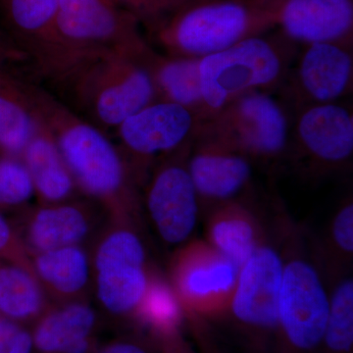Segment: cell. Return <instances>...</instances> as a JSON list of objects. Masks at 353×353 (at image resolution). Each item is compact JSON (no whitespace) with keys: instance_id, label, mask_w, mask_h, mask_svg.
<instances>
[{"instance_id":"cell-13","label":"cell","mask_w":353,"mask_h":353,"mask_svg":"<svg viewBox=\"0 0 353 353\" xmlns=\"http://www.w3.org/2000/svg\"><path fill=\"white\" fill-rule=\"evenodd\" d=\"M192 141L153 166L141 194L143 216L161 243L172 248L192 240L201 217V202L188 168Z\"/></svg>"},{"instance_id":"cell-1","label":"cell","mask_w":353,"mask_h":353,"mask_svg":"<svg viewBox=\"0 0 353 353\" xmlns=\"http://www.w3.org/2000/svg\"><path fill=\"white\" fill-rule=\"evenodd\" d=\"M22 85L57 141L80 194L101 206L111 219L143 225L141 187L119 146L48 90L24 81Z\"/></svg>"},{"instance_id":"cell-4","label":"cell","mask_w":353,"mask_h":353,"mask_svg":"<svg viewBox=\"0 0 353 353\" xmlns=\"http://www.w3.org/2000/svg\"><path fill=\"white\" fill-rule=\"evenodd\" d=\"M285 0H189L152 32L165 54L202 58L277 29Z\"/></svg>"},{"instance_id":"cell-33","label":"cell","mask_w":353,"mask_h":353,"mask_svg":"<svg viewBox=\"0 0 353 353\" xmlns=\"http://www.w3.org/2000/svg\"><path fill=\"white\" fill-rule=\"evenodd\" d=\"M97 353H152L143 341L116 340L102 347Z\"/></svg>"},{"instance_id":"cell-8","label":"cell","mask_w":353,"mask_h":353,"mask_svg":"<svg viewBox=\"0 0 353 353\" xmlns=\"http://www.w3.org/2000/svg\"><path fill=\"white\" fill-rule=\"evenodd\" d=\"M283 253L277 225L240 268L224 320L245 353H274Z\"/></svg>"},{"instance_id":"cell-16","label":"cell","mask_w":353,"mask_h":353,"mask_svg":"<svg viewBox=\"0 0 353 353\" xmlns=\"http://www.w3.org/2000/svg\"><path fill=\"white\" fill-rule=\"evenodd\" d=\"M190 178L206 211L222 202L240 199L252 178V162L231 146L197 132L188 157Z\"/></svg>"},{"instance_id":"cell-12","label":"cell","mask_w":353,"mask_h":353,"mask_svg":"<svg viewBox=\"0 0 353 353\" xmlns=\"http://www.w3.org/2000/svg\"><path fill=\"white\" fill-rule=\"evenodd\" d=\"M288 155L306 178H324L347 169L353 157L352 109L341 102L297 109Z\"/></svg>"},{"instance_id":"cell-23","label":"cell","mask_w":353,"mask_h":353,"mask_svg":"<svg viewBox=\"0 0 353 353\" xmlns=\"http://www.w3.org/2000/svg\"><path fill=\"white\" fill-rule=\"evenodd\" d=\"M38 126V118L22 81L0 68V155L22 158Z\"/></svg>"},{"instance_id":"cell-9","label":"cell","mask_w":353,"mask_h":353,"mask_svg":"<svg viewBox=\"0 0 353 353\" xmlns=\"http://www.w3.org/2000/svg\"><path fill=\"white\" fill-rule=\"evenodd\" d=\"M271 92L243 95L211 116L199 134L212 137L252 162L273 164L287 157L290 124L285 108Z\"/></svg>"},{"instance_id":"cell-24","label":"cell","mask_w":353,"mask_h":353,"mask_svg":"<svg viewBox=\"0 0 353 353\" xmlns=\"http://www.w3.org/2000/svg\"><path fill=\"white\" fill-rule=\"evenodd\" d=\"M51 304L38 279L0 259V315L24 326L34 325Z\"/></svg>"},{"instance_id":"cell-31","label":"cell","mask_w":353,"mask_h":353,"mask_svg":"<svg viewBox=\"0 0 353 353\" xmlns=\"http://www.w3.org/2000/svg\"><path fill=\"white\" fill-rule=\"evenodd\" d=\"M0 259L22 267L34 276L31 255L11 221L0 211ZM36 277V276H34Z\"/></svg>"},{"instance_id":"cell-27","label":"cell","mask_w":353,"mask_h":353,"mask_svg":"<svg viewBox=\"0 0 353 353\" xmlns=\"http://www.w3.org/2000/svg\"><path fill=\"white\" fill-rule=\"evenodd\" d=\"M185 319L183 309L169 285L167 278L157 268L143 303L134 320L152 334L153 340L181 331Z\"/></svg>"},{"instance_id":"cell-14","label":"cell","mask_w":353,"mask_h":353,"mask_svg":"<svg viewBox=\"0 0 353 353\" xmlns=\"http://www.w3.org/2000/svg\"><path fill=\"white\" fill-rule=\"evenodd\" d=\"M101 206L85 197L28 205L12 224L30 255L66 246H90L108 221Z\"/></svg>"},{"instance_id":"cell-35","label":"cell","mask_w":353,"mask_h":353,"mask_svg":"<svg viewBox=\"0 0 353 353\" xmlns=\"http://www.w3.org/2000/svg\"><path fill=\"white\" fill-rule=\"evenodd\" d=\"M34 345L32 332L23 326L2 353H34Z\"/></svg>"},{"instance_id":"cell-15","label":"cell","mask_w":353,"mask_h":353,"mask_svg":"<svg viewBox=\"0 0 353 353\" xmlns=\"http://www.w3.org/2000/svg\"><path fill=\"white\" fill-rule=\"evenodd\" d=\"M285 83L296 109L341 102L353 88V43L301 46Z\"/></svg>"},{"instance_id":"cell-19","label":"cell","mask_w":353,"mask_h":353,"mask_svg":"<svg viewBox=\"0 0 353 353\" xmlns=\"http://www.w3.org/2000/svg\"><path fill=\"white\" fill-rule=\"evenodd\" d=\"M99 316L90 301L54 304L32 325L39 353H94Z\"/></svg>"},{"instance_id":"cell-5","label":"cell","mask_w":353,"mask_h":353,"mask_svg":"<svg viewBox=\"0 0 353 353\" xmlns=\"http://www.w3.org/2000/svg\"><path fill=\"white\" fill-rule=\"evenodd\" d=\"M139 26L114 0H59L50 32L30 57L43 73L67 60L104 51L139 57L150 46Z\"/></svg>"},{"instance_id":"cell-20","label":"cell","mask_w":353,"mask_h":353,"mask_svg":"<svg viewBox=\"0 0 353 353\" xmlns=\"http://www.w3.org/2000/svg\"><path fill=\"white\" fill-rule=\"evenodd\" d=\"M32 270L51 303L90 301V246L73 245L31 255Z\"/></svg>"},{"instance_id":"cell-32","label":"cell","mask_w":353,"mask_h":353,"mask_svg":"<svg viewBox=\"0 0 353 353\" xmlns=\"http://www.w3.org/2000/svg\"><path fill=\"white\" fill-rule=\"evenodd\" d=\"M160 353H194L189 343L183 338L182 331L161 336L157 340Z\"/></svg>"},{"instance_id":"cell-11","label":"cell","mask_w":353,"mask_h":353,"mask_svg":"<svg viewBox=\"0 0 353 353\" xmlns=\"http://www.w3.org/2000/svg\"><path fill=\"white\" fill-rule=\"evenodd\" d=\"M201 126V120L192 111L157 99L116 128L118 146L141 189L153 166L190 145Z\"/></svg>"},{"instance_id":"cell-25","label":"cell","mask_w":353,"mask_h":353,"mask_svg":"<svg viewBox=\"0 0 353 353\" xmlns=\"http://www.w3.org/2000/svg\"><path fill=\"white\" fill-rule=\"evenodd\" d=\"M313 250L325 277L352 271L353 199L345 196L321 236H311Z\"/></svg>"},{"instance_id":"cell-18","label":"cell","mask_w":353,"mask_h":353,"mask_svg":"<svg viewBox=\"0 0 353 353\" xmlns=\"http://www.w3.org/2000/svg\"><path fill=\"white\" fill-rule=\"evenodd\" d=\"M203 214L204 240L240 268L269 231L254 209L241 199L222 202Z\"/></svg>"},{"instance_id":"cell-29","label":"cell","mask_w":353,"mask_h":353,"mask_svg":"<svg viewBox=\"0 0 353 353\" xmlns=\"http://www.w3.org/2000/svg\"><path fill=\"white\" fill-rule=\"evenodd\" d=\"M34 196L32 176L21 158L0 155V211H18Z\"/></svg>"},{"instance_id":"cell-21","label":"cell","mask_w":353,"mask_h":353,"mask_svg":"<svg viewBox=\"0 0 353 353\" xmlns=\"http://www.w3.org/2000/svg\"><path fill=\"white\" fill-rule=\"evenodd\" d=\"M37 118L36 132L21 158L31 174L34 196L39 204L60 203L78 199L80 192L57 141L43 121L38 116Z\"/></svg>"},{"instance_id":"cell-30","label":"cell","mask_w":353,"mask_h":353,"mask_svg":"<svg viewBox=\"0 0 353 353\" xmlns=\"http://www.w3.org/2000/svg\"><path fill=\"white\" fill-rule=\"evenodd\" d=\"M137 18L150 34L189 0H114Z\"/></svg>"},{"instance_id":"cell-28","label":"cell","mask_w":353,"mask_h":353,"mask_svg":"<svg viewBox=\"0 0 353 353\" xmlns=\"http://www.w3.org/2000/svg\"><path fill=\"white\" fill-rule=\"evenodd\" d=\"M2 4L18 46L30 57L50 32L59 0H2Z\"/></svg>"},{"instance_id":"cell-26","label":"cell","mask_w":353,"mask_h":353,"mask_svg":"<svg viewBox=\"0 0 353 353\" xmlns=\"http://www.w3.org/2000/svg\"><path fill=\"white\" fill-rule=\"evenodd\" d=\"M329 315L318 353H353L352 271L326 278Z\"/></svg>"},{"instance_id":"cell-3","label":"cell","mask_w":353,"mask_h":353,"mask_svg":"<svg viewBox=\"0 0 353 353\" xmlns=\"http://www.w3.org/2000/svg\"><path fill=\"white\" fill-rule=\"evenodd\" d=\"M283 253L274 353H318L329 315V287L306 228L276 204Z\"/></svg>"},{"instance_id":"cell-7","label":"cell","mask_w":353,"mask_h":353,"mask_svg":"<svg viewBox=\"0 0 353 353\" xmlns=\"http://www.w3.org/2000/svg\"><path fill=\"white\" fill-rule=\"evenodd\" d=\"M141 228L134 221L108 218L90 245L92 297L118 319L134 320L155 269Z\"/></svg>"},{"instance_id":"cell-36","label":"cell","mask_w":353,"mask_h":353,"mask_svg":"<svg viewBox=\"0 0 353 353\" xmlns=\"http://www.w3.org/2000/svg\"><path fill=\"white\" fill-rule=\"evenodd\" d=\"M24 325L0 315V353L6 350Z\"/></svg>"},{"instance_id":"cell-10","label":"cell","mask_w":353,"mask_h":353,"mask_svg":"<svg viewBox=\"0 0 353 353\" xmlns=\"http://www.w3.org/2000/svg\"><path fill=\"white\" fill-rule=\"evenodd\" d=\"M239 273L240 267L204 239H192L171 255L166 278L185 317L223 320Z\"/></svg>"},{"instance_id":"cell-17","label":"cell","mask_w":353,"mask_h":353,"mask_svg":"<svg viewBox=\"0 0 353 353\" xmlns=\"http://www.w3.org/2000/svg\"><path fill=\"white\" fill-rule=\"evenodd\" d=\"M277 29L299 46L353 43V0H285Z\"/></svg>"},{"instance_id":"cell-6","label":"cell","mask_w":353,"mask_h":353,"mask_svg":"<svg viewBox=\"0 0 353 353\" xmlns=\"http://www.w3.org/2000/svg\"><path fill=\"white\" fill-rule=\"evenodd\" d=\"M276 30L201 58L199 80L206 120L243 95L282 87L299 46Z\"/></svg>"},{"instance_id":"cell-2","label":"cell","mask_w":353,"mask_h":353,"mask_svg":"<svg viewBox=\"0 0 353 353\" xmlns=\"http://www.w3.org/2000/svg\"><path fill=\"white\" fill-rule=\"evenodd\" d=\"M41 74L61 92L65 105L103 132L115 131L157 99L141 55L120 51L85 54Z\"/></svg>"},{"instance_id":"cell-34","label":"cell","mask_w":353,"mask_h":353,"mask_svg":"<svg viewBox=\"0 0 353 353\" xmlns=\"http://www.w3.org/2000/svg\"><path fill=\"white\" fill-rule=\"evenodd\" d=\"M29 57V54L16 43L0 36V68H4L11 62L25 61Z\"/></svg>"},{"instance_id":"cell-22","label":"cell","mask_w":353,"mask_h":353,"mask_svg":"<svg viewBox=\"0 0 353 353\" xmlns=\"http://www.w3.org/2000/svg\"><path fill=\"white\" fill-rule=\"evenodd\" d=\"M152 77L157 99L173 102L206 120L199 80L201 58L173 57L155 50L152 46L141 55Z\"/></svg>"}]
</instances>
